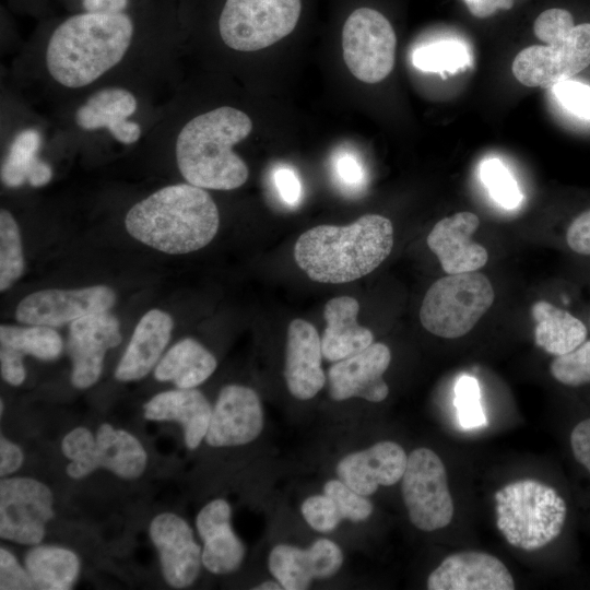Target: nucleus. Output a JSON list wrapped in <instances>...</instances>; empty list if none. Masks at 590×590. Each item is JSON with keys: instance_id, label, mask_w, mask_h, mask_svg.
<instances>
[{"instance_id": "obj_53", "label": "nucleus", "mask_w": 590, "mask_h": 590, "mask_svg": "<svg viewBox=\"0 0 590 590\" xmlns=\"http://www.w3.org/2000/svg\"><path fill=\"white\" fill-rule=\"evenodd\" d=\"M589 322H590V319H589Z\"/></svg>"}, {"instance_id": "obj_2", "label": "nucleus", "mask_w": 590, "mask_h": 590, "mask_svg": "<svg viewBox=\"0 0 590 590\" xmlns=\"http://www.w3.org/2000/svg\"><path fill=\"white\" fill-rule=\"evenodd\" d=\"M128 233L158 251L181 255L205 247L216 235L219 210L212 197L191 184L164 187L127 213Z\"/></svg>"}, {"instance_id": "obj_50", "label": "nucleus", "mask_w": 590, "mask_h": 590, "mask_svg": "<svg viewBox=\"0 0 590 590\" xmlns=\"http://www.w3.org/2000/svg\"><path fill=\"white\" fill-rule=\"evenodd\" d=\"M128 5V0H83V8L88 13L116 14Z\"/></svg>"}, {"instance_id": "obj_5", "label": "nucleus", "mask_w": 590, "mask_h": 590, "mask_svg": "<svg viewBox=\"0 0 590 590\" xmlns=\"http://www.w3.org/2000/svg\"><path fill=\"white\" fill-rule=\"evenodd\" d=\"M496 526L506 541L523 551L540 550L562 532L567 505L555 488L536 480L511 482L495 493Z\"/></svg>"}, {"instance_id": "obj_43", "label": "nucleus", "mask_w": 590, "mask_h": 590, "mask_svg": "<svg viewBox=\"0 0 590 590\" xmlns=\"http://www.w3.org/2000/svg\"><path fill=\"white\" fill-rule=\"evenodd\" d=\"M0 589H34V585L27 570L22 568L17 559L3 547L0 548Z\"/></svg>"}, {"instance_id": "obj_27", "label": "nucleus", "mask_w": 590, "mask_h": 590, "mask_svg": "<svg viewBox=\"0 0 590 590\" xmlns=\"http://www.w3.org/2000/svg\"><path fill=\"white\" fill-rule=\"evenodd\" d=\"M358 302L351 296L331 298L324 306L327 327L321 338L326 359L338 362L353 356L374 343L371 331L357 323Z\"/></svg>"}, {"instance_id": "obj_13", "label": "nucleus", "mask_w": 590, "mask_h": 590, "mask_svg": "<svg viewBox=\"0 0 590 590\" xmlns=\"http://www.w3.org/2000/svg\"><path fill=\"white\" fill-rule=\"evenodd\" d=\"M116 302L107 285L78 290H42L24 297L15 309L21 323L61 327L87 315L107 311Z\"/></svg>"}, {"instance_id": "obj_36", "label": "nucleus", "mask_w": 590, "mask_h": 590, "mask_svg": "<svg viewBox=\"0 0 590 590\" xmlns=\"http://www.w3.org/2000/svg\"><path fill=\"white\" fill-rule=\"evenodd\" d=\"M554 379L567 387H581L590 384V339L574 351L555 356L550 365Z\"/></svg>"}, {"instance_id": "obj_18", "label": "nucleus", "mask_w": 590, "mask_h": 590, "mask_svg": "<svg viewBox=\"0 0 590 590\" xmlns=\"http://www.w3.org/2000/svg\"><path fill=\"white\" fill-rule=\"evenodd\" d=\"M342 563L341 548L328 539H319L306 550L278 544L268 558L270 573L285 590L308 589L314 579L334 576Z\"/></svg>"}, {"instance_id": "obj_20", "label": "nucleus", "mask_w": 590, "mask_h": 590, "mask_svg": "<svg viewBox=\"0 0 590 590\" xmlns=\"http://www.w3.org/2000/svg\"><path fill=\"white\" fill-rule=\"evenodd\" d=\"M406 463L404 449L394 441L385 440L342 458L337 474L353 491L369 496L379 486H391L401 481Z\"/></svg>"}, {"instance_id": "obj_42", "label": "nucleus", "mask_w": 590, "mask_h": 590, "mask_svg": "<svg viewBox=\"0 0 590 590\" xmlns=\"http://www.w3.org/2000/svg\"><path fill=\"white\" fill-rule=\"evenodd\" d=\"M575 26L571 13L565 9L553 8L543 11L535 19L533 31L535 36L547 44L568 33Z\"/></svg>"}, {"instance_id": "obj_25", "label": "nucleus", "mask_w": 590, "mask_h": 590, "mask_svg": "<svg viewBox=\"0 0 590 590\" xmlns=\"http://www.w3.org/2000/svg\"><path fill=\"white\" fill-rule=\"evenodd\" d=\"M132 93L120 87H108L93 94L75 113V122L84 130L107 128L113 137L126 144L138 141L141 128L129 121L137 109Z\"/></svg>"}, {"instance_id": "obj_45", "label": "nucleus", "mask_w": 590, "mask_h": 590, "mask_svg": "<svg viewBox=\"0 0 590 590\" xmlns=\"http://www.w3.org/2000/svg\"><path fill=\"white\" fill-rule=\"evenodd\" d=\"M273 181L281 200L290 205H297L303 197V186L297 173L288 166H280L273 173Z\"/></svg>"}, {"instance_id": "obj_47", "label": "nucleus", "mask_w": 590, "mask_h": 590, "mask_svg": "<svg viewBox=\"0 0 590 590\" xmlns=\"http://www.w3.org/2000/svg\"><path fill=\"white\" fill-rule=\"evenodd\" d=\"M570 447L575 459L590 473V417L580 421L574 427Z\"/></svg>"}, {"instance_id": "obj_22", "label": "nucleus", "mask_w": 590, "mask_h": 590, "mask_svg": "<svg viewBox=\"0 0 590 590\" xmlns=\"http://www.w3.org/2000/svg\"><path fill=\"white\" fill-rule=\"evenodd\" d=\"M321 339L304 319H294L287 328L284 377L290 393L298 400L314 398L326 384L321 367Z\"/></svg>"}, {"instance_id": "obj_38", "label": "nucleus", "mask_w": 590, "mask_h": 590, "mask_svg": "<svg viewBox=\"0 0 590 590\" xmlns=\"http://www.w3.org/2000/svg\"><path fill=\"white\" fill-rule=\"evenodd\" d=\"M323 493L337 504L343 519L359 522L368 519L374 506L366 498L339 480H330L323 486Z\"/></svg>"}, {"instance_id": "obj_44", "label": "nucleus", "mask_w": 590, "mask_h": 590, "mask_svg": "<svg viewBox=\"0 0 590 590\" xmlns=\"http://www.w3.org/2000/svg\"><path fill=\"white\" fill-rule=\"evenodd\" d=\"M565 240L576 255L590 257V209L576 215L567 226Z\"/></svg>"}, {"instance_id": "obj_46", "label": "nucleus", "mask_w": 590, "mask_h": 590, "mask_svg": "<svg viewBox=\"0 0 590 590\" xmlns=\"http://www.w3.org/2000/svg\"><path fill=\"white\" fill-rule=\"evenodd\" d=\"M23 356L20 352L5 346L0 349L1 376L11 386H20L25 379Z\"/></svg>"}, {"instance_id": "obj_29", "label": "nucleus", "mask_w": 590, "mask_h": 590, "mask_svg": "<svg viewBox=\"0 0 590 590\" xmlns=\"http://www.w3.org/2000/svg\"><path fill=\"white\" fill-rule=\"evenodd\" d=\"M214 355L198 341L186 338L174 344L154 370L158 381H172L179 389H191L216 369Z\"/></svg>"}, {"instance_id": "obj_37", "label": "nucleus", "mask_w": 590, "mask_h": 590, "mask_svg": "<svg viewBox=\"0 0 590 590\" xmlns=\"http://www.w3.org/2000/svg\"><path fill=\"white\" fill-rule=\"evenodd\" d=\"M480 176L493 199L506 209H514L522 201V194L511 174L497 158L481 164Z\"/></svg>"}, {"instance_id": "obj_7", "label": "nucleus", "mask_w": 590, "mask_h": 590, "mask_svg": "<svg viewBox=\"0 0 590 590\" xmlns=\"http://www.w3.org/2000/svg\"><path fill=\"white\" fill-rule=\"evenodd\" d=\"M61 449L71 462L67 474L81 480L98 468H105L125 480L138 479L146 468L148 455L139 439L108 423L102 424L94 436L86 427L70 430Z\"/></svg>"}, {"instance_id": "obj_33", "label": "nucleus", "mask_w": 590, "mask_h": 590, "mask_svg": "<svg viewBox=\"0 0 590 590\" xmlns=\"http://www.w3.org/2000/svg\"><path fill=\"white\" fill-rule=\"evenodd\" d=\"M24 271V257L20 229L12 214L0 211V290L4 292Z\"/></svg>"}, {"instance_id": "obj_30", "label": "nucleus", "mask_w": 590, "mask_h": 590, "mask_svg": "<svg viewBox=\"0 0 590 590\" xmlns=\"http://www.w3.org/2000/svg\"><path fill=\"white\" fill-rule=\"evenodd\" d=\"M27 570L34 589L68 590L80 573V560L75 553L54 545H37L25 556Z\"/></svg>"}, {"instance_id": "obj_6", "label": "nucleus", "mask_w": 590, "mask_h": 590, "mask_svg": "<svg viewBox=\"0 0 590 590\" xmlns=\"http://www.w3.org/2000/svg\"><path fill=\"white\" fill-rule=\"evenodd\" d=\"M494 298V288L486 275L476 271L448 274L426 292L420 320L428 332L457 339L473 329Z\"/></svg>"}, {"instance_id": "obj_23", "label": "nucleus", "mask_w": 590, "mask_h": 590, "mask_svg": "<svg viewBox=\"0 0 590 590\" xmlns=\"http://www.w3.org/2000/svg\"><path fill=\"white\" fill-rule=\"evenodd\" d=\"M229 504L217 498L198 514L196 526L203 541L202 565L212 574L226 575L243 563L245 546L231 527Z\"/></svg>"}, {"instance_id": "obj_52", "label": "nucleus", "mask_w": 590, "mask_h": 590, "mask_svg": "<svg viewBox=\"0 0 590 590\" xmlns=\"http://www.w3.org/2000/svg\"><path fill=\"white\" fill-rule=\"evenodd\" d=\"M0 405H1L0 413L2 414L3 413V401L2 400L0 401Z\"/></svg>"}, {"instance_id": "obj_17", "label": "nucleus", "mask_w": 590, "mask_h": 590, "mask_svg": "<svg viewBox=\"0 0 590 590\" xmlns=\"http://www.w3.org/2000/svg\"><path fill=\"white\" fill-rule=\"evenodd\" d=\"M391 362L389 347L380 342L371 343L359 353L338 361L328 370L329 394L335 401L354 397L369 402H381L389 387L384 374Z\"/></svg>"}, {"instance_id": "obj_49", "label": "nucleus", "mask_w": 590, "mask_h": 590, "mask_svg": "<svg viewBox=\"0 0 590 590\" xmlns=\"http://www.w3.org/2000/svg\"><path fill=\"white\" fill-rule=\"evenodd\" d=\"M472 15L485 19L495 14L498 10H508L515 0H464Z\"/></svg>"}, {"instance_id": "obj_32", "label": "nucleus", "mask_w": 590, "mask_h": 590, "mask_svg": "<svg viewBox=\"0 0 590 590\" xmlns=\"http://www.w3.org/2000/svg\"><path fill=\"white\" fill-rule=\"evenodd\" d=\"M0 344L43 361L56 359L63 349L62 339L55 329L35 324L31 327L1 324Z\"/></svg>"}, {"instance_id": "obj_39", "label": "nucleus", "mask_w": 590, "mask_h": 590, "mask_svg": "<svg viewBox=\"0 0 590 590\" xmlns=\"http://www.w3.org/2000/svg\"><path fill=\"white\" fill-rule=\"evenodd\" d=\"M300 511L309 527L321 533L333 531L343 519L335 502L326 494L306 498Z\"/></svg>"}, {"instance_id": "obj_26", "label": "nucleus", "mask_w": 590, "mask_h": 590, "mask_svg": "<svg viewBox=\"0 0 590 590\" xmlns=\"http://www.w3.org/2000/svg\"><path fill=\"white\" fill-rule=\"evenodd\" d=\"M150 421H176L181 424L188 449L198 448L205 438L212 408L206 398L193 388L164 391L144 404Z\"/></svg>"}, {"instance_id": "obj_1", "label": "nucleus", "mask_w": 590, "mask_h": 590, "mask_svg": "<svg viewBox=\"0 0 590 590\" xmlns=\"http://www.w3.org/2000/svg\"><path fill=\"white\" fill-rule=\"evenodd\" d=\"M393 226L379 214H366L346 226L318 225L295 243L294 258L309 279L340 284L373 272L390 255Z\"/></svg>"}, {"instance_id": "obj_9", "label": "nucleus", "mask_w": 590, "mask_h": 590, "mask_svg": "<svg viewBox=\"0 0 590 590\" xmlns=\"http://www.w3.org/2000/svg\"><path fill=\"white\" fill-rule=\"evenodd\" d=\"M402 496L410 521L430 532L447 527L453 517V502L446 468L436 452L421 447L408 456Z\"/></svg>"}, {"instance_id": "obj_51", "label": "nucleus", "mask_w": 590, "mask_h": 590, "mask_svg": "<svg viewBox=\"0 0 590 590\" xmlns=\"http://www.w3.org/2000/svg\"><path fill=\"white\" fill-rule=\"evenodd\" d=\"M253 589H256V590H280V589H283V588H282V586L280 585L279 581L275 582V581L268 580V581L259 583Z\"/></svg>"}, {"instance_id": "obj_35", "label": "nucleus", "mask_w": 590, "mask_h": 590, "mask_svg": "<svg viewBox=\"0 0 590 590\" xmlns=\"http://www.w3.org/2000/svg\"><path fill=\"white\" fill-rule=\"evenodd\" d=\"M453 392V404L460 426L464 429L486 426L477 380L472 376L461 375L455 384Z\"/></svg>"}, {"instance_id": "obj_48", "label": "nucleus", "mask_w": 590, "mask_h": 590, "mask_svg": "<svg viewBox=\"0 0 590 590\" xmlns=\"http://www.w3.org/2000/svg\"><path fill=\"white\" fill-rule=\"evenodd\" d=\"M23 452L21 448L1 436L0 438V475L7 476L17 471L23 463Z\"/></svg>"}, {"instance_id": "obj_16", "label": "nucleus", "mask_w": 590, "mask_h": 590, "mask_svg": "<svg viewBox=\"0 0 590 590\" xmlns=\"http://www.w3.org/2000/svg\"><path fill=\"white\" fill-rule=\"evenodd\" d=\"M150 538L158 552L165 581L176 589L191 586L200 573L202 550L190 526L175 514H160L150 524Z\"/></svg>"}, {"instance_id": "obj_31", "label": "nucleus", "mask_w": 590, "mask_h": 590, "mask_svg": "<svg viewBox=\"0 0 590 590\" xmlns=\"http://www.w3.org/2000/svg\"><path fill=\"white\" fill-rule=\"evenodd\" d=\"M42 135L36 129H25L13 140L1 167V179L8 187H19L28 181L34 187L48 184L51 167L37 157Z\"/></svg>"}, {"instance_id": "obj_4", "label": "nucleus", "mask_w": 590, "mask_h": 590, "mask_svg": "<svg viewBox=\"0 0 590 590\" xmlns=\"http://www.w3.org/2000/svg\"><path fill=\"white\" fill-rule=\"evenodd\" d=\"M252 130L248 115L234 107H219L188 121L176 142L180 174L203 189L232 190L248 179L246 163L232 150Z\"/></svg>"}, {"instance_id": "obj_28", "label": "nucleus", "mask_w": 590, "mask_h": 590, "mask_svg": "<svg viewBox=\"0 0 590 590\" xmlns=\"http://www.w3.org/2000/svg\"><path fill=\"white\" fill-rule=\"evenodd\" d=\"M531 315L536 323L535 344L551 355L569 353L588 339V328L581 319L546 300L534 303Z\"/></svg>"}, {"instance_id": "obj_12", "label": "nucleus", "mask_w": 590, "mask_h": 590, "mask_svg": "<svg viewBox=\"0 0 590 590\" xmlns=\"http://www.w3.org/2000/svg\"><path fill=\"white\" fill-rule=\"evenodd\" d=\"M54 495L48 486L31 477L0 482V536L20 544L36 545L46 524L55 517Z\"/></svg>"}, {"instance_id": "obj_21", "label": "nucleus", "mask_w": 590, "mask_h": 590, "mask_svg": "<svg viewBox=\"0 0 590 590\" xmlns=\"http://www.w3.org/2000/svg\"><path fill=\"white\" fill-rule=\"evenodd\" d=\"M479 226L477 215L471 212H458L434 225L426 243L447 274L473 272L486 264L487 250L472 240Z\"/></svg>"}, {"instance_id": "obj_41", "label": "nucleus", "mask_w": 590, "mask_h": 590, "mask_svg": "<svg viewBox=\"0 0 590 590\" xmlns=\"http://www.w3.org/2000/svg\"><path fill=\"white\" fill-rule=\"evenodd\" d=\"M557 101L573 115L590 120V86L566 80L552 86Z\"/></svg>"}, {"instance_id": "obj_15", "label": "nucleus", "mask_w": 590, "mask_h": 590, "mask_svg": "<svg viewBox=\"0 0 590 590\" xmlns=\"http://www.w3.org/2000/svg\"><path fill=\"white\" fill-rule=\"evenodd\" d=\"M262 428L263 411L256 391L228 385L212 409L205 440L212 447L240 446L255 440Z\"/></svg>"}, {"instance_id": "obj_24", "label": "nucleus", "mask_w": 590, "mask_h": 590, "mask_svg": "<svg viewBox=\"0 0 590 590\" xmlns=\"http://www.w3.org/2000/svg\"><path fill=\"white\" fill-rule=\"evenodd\" d=\"M173 326L172 317L163 310L151 309L143 315L116 367V379L132 381L145 377L166 347Z\"/></svg>"}, {"instance_id": "obj_34", "label": "nucleus", "mask_w": 590, "mask_h": 590, "mask_svg": "<svg viewBox=\"0 0 590 590\" xmlns=\"http://www.w3.org/2000/svg\"><path fill=\"white\" fill-rule=\"evenodd\" d=\"M412 62L422 71L453 73L469 63V55L461 43L445 40L416 48Z\"/></svg>"}, {"instance_id": "obj_14", "label": "nucleus", "mask_w": 590, "mask_h": 590, "mask_svg": "<svg viewBox=\"0 0 590 590\" xmlns=\"http://www.w3.org/2000/svg\"><path fill=\"white\" fill-rule=\"evenodd\" d=\"M118 319L96 312L70 323L67 351L72 362L71 382L78 389L93 386L103 370L105 354L121 342Z\"/></svg>"}, {"instance_id": "obj_40", "label": "nucleus", "mask_w": 590, "mask_h": 590, "mask_svg": "<svg viewBox=\"0 0 590 590\" xmlns=\"http://www.w3.org/2000/svg\"><path fill=\"white\" fill-rule=\"evenodd\" d=\"M332 170L338 185L355 193L365 185V170L358 157L349 151H339L332 158Z\"/></svg>"}, {"instance_id": "obj_10", "label": "nucleus", "mask_w": 590, "mask_h": 590, "mask_svg": "<svg viewBox=\"0 0 590 590\" xmlns=\"http://www.w3.org/2000/svg\"><path fill=\"white\" fill-rule=\"evenodd\" d=\"M397 37L380 12L358 8L342 30L343 59L350 72L365 83H378L393 69Z\"/></svg>"}, {"instance_id": "obj_8", "label": "nucleus", "mask_w": 590, "mask_h": 590, "mask_svg": "<svg viewBox=\"0 0 590 590\" xmlns=\"http://www.w3.org/2000/svg\"><path fill=\"white\" fill-rule=\"evenodd\" d=\"M300 11V0H226L220 35L234 50H260L291 34Z\"/></svg>"}, {"instance_id": "obj_11", "label": "nucleus", "mask_w": 590, "mask_h": 590, "mask_svg": "<svg viewBox=\"0 0 590 590\" xmlns=\"http://www.w3.org/2000/svg\"><path fill=\"white\" fill-rule=\"evenodd\" d=\"M590 66V23L575 25L545 45L522 49L512 61V73L529 87L552 88Z\"/></svg>"}, {"instance_id": "obj_3", "label": "nucleus", "mask_w": 590, "mask_h": 590, "mask_svg": "<svg viewBox=\"0 0 590 590\" xmlns=\"http://www.w3.org/2000/svg\"><path fill=\"white\" fill-rule=\"evenodd\" d=\"M132 35V21L122 12L73 15L62 22L49 39L48 71L67 87L85 86L122 59Z\"/></svg>"}, {"instance_id": "obj_19", "label": "nucleus", "mask_w": 590, "mask_h": 590, "mask_svg": "<svg viewBox=\"0 0 590 590\" xmlns=\"http://www.w3.org/2000/svg\"><path fill=\"white\" fill-rule=\"evenodd\" d=\"M428 590H512L514 578L497 557L464 551L442 559L427 578Z\"/></svg>"}]
</instances>
